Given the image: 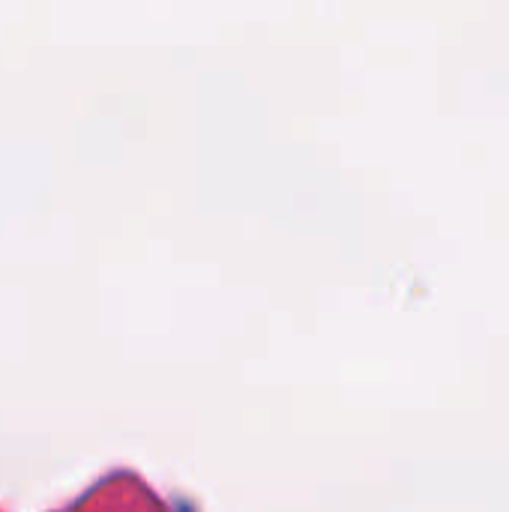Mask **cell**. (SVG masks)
<instances>
[{
    "mask_svg": "<svg viewBox=\"0 0 509 512\" xmlns=\"http://www.w3.org/2000/svg\"><path fill=\"white\" fill-rule=\"evenodd\" d=\"M69 512H165L156 498L141 489L138 483L120 477L114 483H105L99 489H93L90 498H84L75 510Z\"/></svg>",
    "mask_w": 509,
    "mask_h": 512,
    "instance_id": "obj_1",
    "label": "cell"
}]
</instances>
